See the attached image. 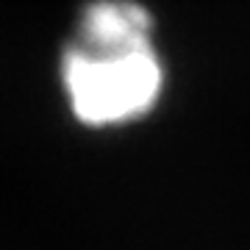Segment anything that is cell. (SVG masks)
<instances>
[{
	"label": "cell",
	"mask_w": 250,
	"mask_h": 250,
	"mask_svg": "<svg viewBox=\"0 0 250 250\" xmlns=\"http://www.w3.org/2000/svg\"><path fill=\"white\" fill-rule=\"evenodd\" d=\"M59 81L83 128L111 131L153 114L167 89V64L150 9L139 0H89L62 50Z\"/></svg>",
	"instance_id": "obj_1"
}]
</instances>
